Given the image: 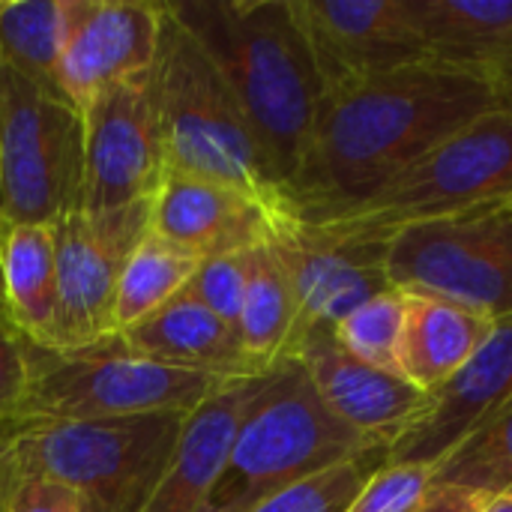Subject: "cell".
Wrapping results in <instances>:
<instances>
[{"instance_id": "33", "label": "cell", "mask_w": 512, "mask_h": 512, "mask_svg": "<svg viewBox=\"0 0 512 512\" xmlns=\"http://www.w3.org/2000/svg\"><path fill=\"white\" fill-rule=\"evenodd\" d=\"M483 498L486 495H474V492H462L450 486H429L417 512H471Z\"/></svg>"}, {"instance_id": "11", "label": "cell", "mask_w": 512, "mask_h": 512, "mask_svg": "<svg viewBox=\"0 0 512 512\" xmlns=\"http://www.w3.org/2000/svg\"><path fill=\"white\" fill-rule=\"evenodd\" d=\"M270 246L297 300L294 354L312 330H333L354 309L393 288L387 276L390 240L384 237L309 222L285 210L273 219Z\"/></svg>"}, {"instance_id": "14", "label": "cell", "mask_w": 512, "mask_h": 512, "mask_svg": "<svg viewBox=\"0 0 512 512\" xmlns=\"http://www.w3.org/2000/svg\"><path fill=\"white\" fill-rule=\"evenodd\" d=\"M162 3L63 0V48L57 81L81 111L102 87L156 66Z\"/></svg>"}, {"instance_id": "12", "label": "cell", "mask_w": 512, "mask_h": 512, "mask_svg": "<svg viewBox=\"0 0 512 512\" xmlns=\"http://www.w3.org/2000/svg\"><path fill=\"white\" fill-rule=\"evenodd\" d=\"M147 231L150 201L105 213L75 210L54 225L57 327L51 351H75L114 336L120 273Z\"/></svg>"}, {"instance_id": "35", "label": "cell", "mask_w": 512, "mask_h": 512, "mask_svg": "<svg viewBox=\"0 0 512 512\" xmlns=\"http://www.w3.org/2000/svg\"><path fill=\"white\" fill-rule=\"evenodd\" d=\"M12 486H15V480H12V471H9L6 456H3V429H0V512H6Z\"/></svg>"}, {"instance_id": "7", "label": "cell", "mask_w": 512, "mask_h": 512, "mask_svg": "<svg viewBox=\"0 0 512 512\" xmlns=\"http://www.w3.org/2000/svg\"><path fill=\"white\" fill-rule=\"evenodd\" d=\"M510 198L512 108H495L420 156L366 201L309 216V222L390 240L414 225L498 210Z\"/></svg>"}, {"instance_id": "20", "label": "cell", "mask_w": 512, "mask_h": 512, "mask_svg": "<svg viewBox=\"0 0 512 512\" xmlns=\"http://www.w3.org/2000/svg\"><path fill=\"white\" fill-rule=\"evenodd\" d=\"M495 321L459 303L408 294L399 372L426 396L441 393L486 345Z\"/></svg>"}, {"instance_id": "23", "label": "cell", "mask_w": 512, "mask_h": 512, "mask_svg": "<svg viewBox=\"0 0 512 512\" xmlns=\"http://www.w3.org/2000/svg\"><path fill=\"white\" fill-rule=\"evenodd\" d=\"M237 336L258 375H270L276 366L294 360L297 300L270 243L255 246L249 255V282L237 318Z\"/></svg>"}, {"instance_id": "25", "label": "cell", "mask_w": 512, "mask_h": 512, "mask_svg": "<svg viewBox=\"0 0 512 512\" xmlns=\"http://www.w3.org/2000/svg\"><path fill=\"white\" fill-rule=\"evenodd\" d=\"M63 0H0V63L27 81L63 93Z\"/></svg>"}, {"instance_id": "37", "label": "cell", "mask_w": 512, "mask_h": 512, "mask_svg": "<svg viewBox=\"0 0 512 512\" xmlns=\"http://www.w3.org/2000/svg\"><path fill=\"white\" fill-rule=\"evenodd\" d=\"M0 330H9V327H6V321H3V309H0Z\"/></svg>"}, {"instance_id": "32", "label": "cell", "mask_w": 512, "mask_h": 512, "mask_svg": "<svg viewBox=\"0 0 512 512\" xmlns=\"http://www.w3.org/2000/svg\"><path fill=\"white\" fill-rule=\"evenodd\" d=\"M6 512H99L81 492L51 480H15Z\"/></svg>"}, {"instance_id": "2", "label": "cell", "mask_w": 512, "mask_h": 512, "mask_svg": "<svg viewBox=\"0 0 512 512\" xmlns=\"http://www.w3.org/2000/svg\"><path fill=\"white\" fill-rule=\"evenodd\" d=\"M222 66L285 201L318 117L321 81L291 0H168Z\"/></svg>"}, {"instance_id": "13", "label": "cell", "mask_w": 512, "mask_h": 512, "mask_svg": "<svg viewBox=\"0 0 512 512\" xmlns=\"http://www.w3.org/2000/svg\"><path fill=\"white\" fill-rule=\"evenodd\" d=\"M321 93L429 60L408 0H291Z\"/></svg>"}, {"instance_id": "22", "label": "cell", "mask_w": 512, "mask_h": 512, "mask_svg": "<svg viewBox=\"0 0 512 512\" xmlns=\"http://www.w3.org/2000/svg\"><path fill=\"white\" fill-rule=\"evenodd\" d=\"M426 57L489 78L512 48V0H408Z\"/></svg>"}, {"instance_id": "34", "label": "cell", "mask_w": 512, "mask_h": 512, "mask_svg": "<svg viewBox=\"0 0 512 512\" xmlns=\"http://www.w3.org/2000/svg\"><path fill=\"white\" fill-rule=\"evenodd\" d=\"M492 87H495V96H498L501 108H512V48L510 54L504 57V63L495 69Z\"/></svg>"}, {"instance_id": "17", "label": "cell", "mask_w": 512, "mask_h": 512, "mask_svg": "<svg viewBox=\"0 0 512 512\" xmlns=\"http://www.w3.org/2000/svg\"><path fill=\"white\" fill-rule=\"evenodd\" d=\"M273 213L258 198L207 177L165 171L150 201V231L204 258L270 243Z\"/></svg>"}, {"instance_id": "1", "label": "cell", "mask_w": 512, "mask_h": 512, "mask_svg": "<svg viewBox=\"0 0 512 512\" xmlns=\"http://www.w3.org/2000/svg\"><path fill=\"white\" fill-rule=\"evenodd\" d=\"M495 108L489 78L432 60L321 93L288 213L309 219L366 201Z\"/></svg>"}, {"instance_id": "21", "label": "cell", "mask_w": 512, "mask_h": 512, "mask_svg": "<svg viewBox=\"0 0 512 512\" xmlns=\"http://www.w3.org/2000/svg\"><path fill=\"white\" fill-rule=\"evenodd\" d=\"M0 309L6 327L33 348H54L57 249L54 225L0 222Z\"/></svg>"}, {"instance_id": "18", "label": "cell", "mask_w": 512, "mask_h": 512, "mask_svg": "<svg viewBox=\"0 0 512 512\" xmlns=\"http://www.w3.org/2000/svg\"><path fill=\"white\" fill-rule=\"evenodd\" d=\"M264 381L267 375L234 381L186 417L177 453L141 512L207 510L213 486L228 462L231 441Z\"/></svg>"}, {"instance_id": "15", "label": "cell", "mask_w": 512, "mask_h": 512, "mask_svg": "<svg viewBox=\"0 0 512 512\" xmlns=\"http://www.w3.org/2000/svg\"><path fill=\"white\" fill-rule=\"evenodd\" d=\"M294 360L306 369L321 402L345 426L387 447V453L429 405V396L405 378L351 357L336 342L333 330H312L300 342Z\"/></svg>"}, {"instance_id": "9", "label": "cell", "mask_w": 512, "mask_h": 512, "mask_svg": "<svg viewBox=\"0 0 512 512\" xmlns=\"http://www.w3.org/2000/svg\"><path fill=\"white\" fill-rule=\"evenodd\" d=\"M387 276L405 294H432L492 321L512 315V213L483 210L390 237Z\"/></svg>"}, {"instance_id": "28", "label": "cell", "mask_w": 512, "mask_h": 512, "mask_svg": "<svg viewBox=\"0 0 512 512\" xmlns=\"http://www.w3.org/2000/svg\"><path fill=\"white\" fill-rule=\"evenodd\" d=\"M387 465V450H372L339 462L309 480H300L249 512H345L360 489Z\"/></svg>"}, {"instance_id": "24", "label": "cell", "mask_w": 512, "mask_h": 512, "mask_svg": "<svg viewBox=\"0 0 512 512\" xmlns=\"http://www.w3.org/2000/svg\"><path fill=\"white\" fill-rule=\"evenodd\" d=\"M198 267H201L198 255L147 231L141 243L132 249V255L126 258V267L120 273L117 300L111 312L114 336L132 330L135 324L159 312L165 303L180 297L189 288Z\"/></svg>"}, {"instance_id": "10", "label": "cell", "mask_w": 512, "mask_h": 512, "mask_svg": "<svg viewBox=\"0 0 512 512\" xmlns=\"http://www.w3.org/2000/svg\"><path fill=\"white\" fill-rule=\"evenodd\" d=\"M81 210L105 213L153 201L165 171V129L153 69L102 87L84 108Z\"/></svg>"}, {"instance_id": "27", "label": "cell", "mask_w": 512, "mask_h": 512, "mask_svg": "<svg viewBox=\"0 0 512 512\" xmlns=\"http://www.w3.org/2000/svg\"><path fill=\"white\" fill-rule=\"evenodd\" d=\"M405 306L408 294L399 288H387L384 294L354 309L345 321H339L333 327V336L351 357L402 378L399 354L405 333Z\"/></svg>"}, {"instance_id": "29", "label": "cell", "mask_w": 512, "mask_h": 512, "mask_svg": "<svg viewBox=\"0 0 512 512\" xmlns=\"http://www.w3.org/2000/svg\"><path fill=\"white\" fill-rule=\"evenodd\" d=\"M249 255L252 249L204 258L186 288L195 300H201L210 312H216L234 330H237V318H240V306H243V294L249 282Z\"/></svg>"}, {"instance_id": "16", "label": "cell", "mask_w": 512, "mask_h": 512, "mask_svg": "<svg viewBox=\"0 0 512 512\" xmlns=\"http://www.w3.org/2000/svg\"><path fill=\"white\" fill-rule=\"evenodd\" d=\"M512 402V315L495 321L474 360L435 396L420 420L390 447L393 465L435 468L456 444Z\"/></svg>"}, {"instance_id": "36", "label": "cell", "mask_w": 512, "mask_h": 512, "mask_svg": "<svg viewBox=\"0 0 512 512\" xmlns=\"http://www.w3.org/2000/svg\"><path fill=\"white\" fill-rule=\"evenodd\" d=\"M471 512H512V495H486Z\"/></svg>"}, {"instance_id": "38", "label": "cell", "mask_w": 512, "mask_h": 512, "mask_svg": "<svg viewBox=\"0 0 512 512\" xmlns=\"http://www.w3.org/2000/svg\"><path fill=\"white\" fill-rule=\"evenodd\" d=\"M501 210H507V213H512V198H510V201H507V204H504V207H501Z\"/></svg>"}, {"instance_id": "5", "label": "cell", "mask_w": 512, "mask_h": 512, "mask_svg": "<svg viewBox=\"0 0 512 512\" xmlns=\"http://www.w3.org/2000/svg\"><path fill=\"white\" fill-rule=\"evenodd\" d=\"M387 450L345 426L300 360L276 366L249 405L204 512H249L282 489L354 456Z\"/></svg>"}, {"instance_id": "19", "label": "cell", "mask_w": 512, "mask_h": 512, "mask_svg": "<svg viewBox=\"0 0 512 512\" xmlns=\"http://www.w3.org/2000/svg\"><path fill=\"white\" fill-rule=\"evenodd\" d=\"M120 339L132 351L177 369H192L225 381L264 378L249 366L237 330L189 291L165 303L132 330L120 333Z\"/></svg>"}, {"instance_id": "26", "label": "cell", "mask_w": 512, "mask_h": 512, "mask_svg": "<svg viewBox=\"0 0 512 512\" xmlns=\"http://www.w3.org/2000/svg\"><path fill=\"white\" fill-rule=\"evenodd\" d=\"M432 486L489 498L512 495V402L432 468Z\"/></svg>"}, {"instance_id": "31", "label": "cell", "mask_w": 512, "mask_h": 512, "mask_svg": "<svg viewBox=\"0 0 512 512\" xmlns=\"http://www.w3.org/2000/svg\"><path fill=\"white\" fill-rule=\"evenodd\" d=\"M27 342L12 330H0V429H9L24 402L30 357Z\"/></svg>"}, {"instance_id": "8", "label": "cell", "mask_w": 512, "mask_h": 512, "mask_svg": "<svg viewBox=\"0 0 512 512\" xmlns=\"http://www.w3.org/2000/svg\"><path fill=\"white\" fill-rule=\"evenodd\" d=\"M81 186V111L0 63V222L57 225L81 210Z\"/></svg>"}, {"instance_id": "4", "label": "cell", "mask_w": 512, "mask_h": 512, "mask_svg": "<svg viewBox=\"0 0 512 512\" xmlns=\"http://www.w3.org/2000/svg\"><path fill=\"white\" fill-rule=\"evenodd\" d=\"M189 414L60 420L3 429L12 480H51L99 512H141L168 471Z\"/></svg>"}, {"instance_id": "6", "label": "cell", "mask_w": 512, "mask_h": 512, "mask_svg": "<svg viewBox=\"0 0 512 512\" xmlns=\"http://www.w3.org/2000/svg\"><path fill=\"white\" fill-rule=\"evenodd\" d=\"M27 357V390L12 426L162 411L192 414L222 387L234 384L144 357L120 336L75 351H45L30 345Z\"/></svg>"}, {"instance_id": "30", "label": "cell", "mask_w": 512, "mask_h": 512, "mask_svg": "<svg viewBox=\"0 0 512 512\" xmlns=\"http://www.w3.org/2000/svg\"><path fill=\"white\" fill-rule=\"evenodd\" d=\"M432 486V468L387 462L345 512H417Z\"/></svg>"}, {"instance_id": "3", "label": "cell", "mask_w": 512, "mask_h": 512, "mask_svg": "<svg viewBox=\"0 0 512 512\" xmlns=\"http://www.w3.org/2000/svg\"><path fill=\"white\" fill-rule=\"evenodd\" d=\"M153 78L168 171L228 183L273 213H285L288 201L267 168L240 96L201 39L171 12L168 0H162Z\"/></svg>"}]
</instances>
